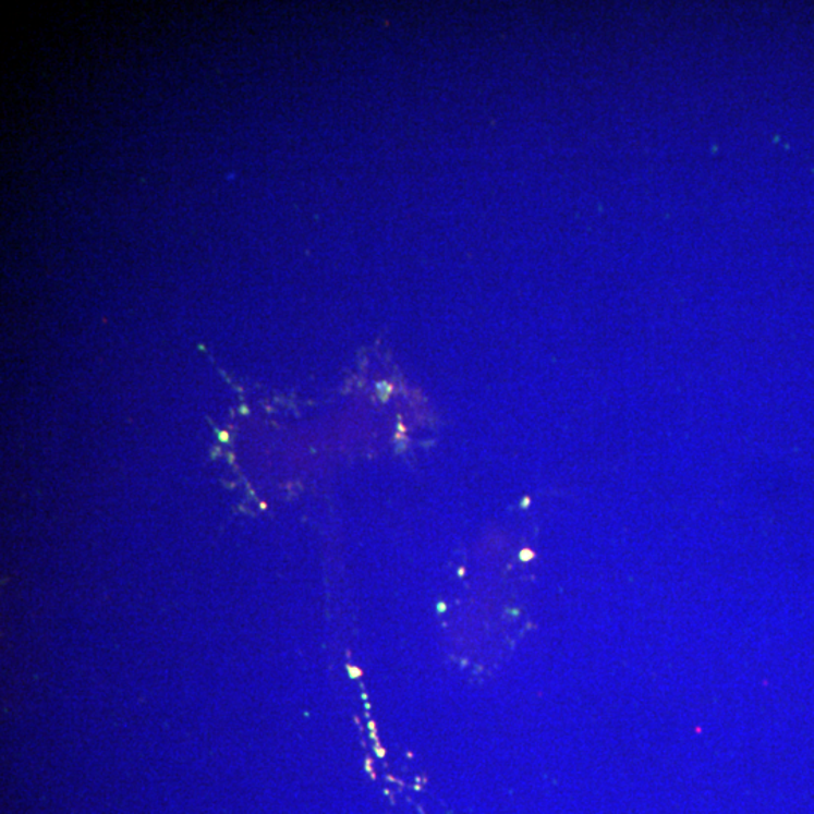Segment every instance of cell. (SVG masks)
<instances>
[{"instance_id":"6da1fadb","label":"cell","mask_w":814,"mask_h":814,"mask_svg":"<svg viewBox=\"0 0 814 814\" xmlns=\"http://www.w3.org/2000/svg\"><path fill=\"white\" fill-rule=\"evenodd\" d=\"M534 557V554L530 549L522 550L521 558L524 561H530Z\"/></svg>"}]
</instances>
